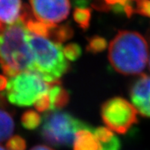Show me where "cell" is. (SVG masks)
<instances>
[{"mask_svg": "<svg viewBox=\"0 0 150 150\" xmlns=\"http://www.w3.org/2000/svg\"><path fill=\"white\" fill-rule=\"evenodd\" d=\"M29 31L21 18L0 28V67L3 73L14 77L32 71V53L28 42Z\"/></svg>", "mask_w": 150, "mask_h": 150, "instance_id": "cell-1", "label": "cell"}, {"mask_svg": "<svg viewBox=\"0 0 150 150\" xmlns=\"http://www.w3.org/2000/svg\"><path fill=\"white\" fill-rule=\"evenodd\" d=\"M148 45L140 34L120 31L109 46V61L114 70L124 75L140 74L148 61Z\"/></svg>", "mask_w": 150, "mask_h": 150, "instance_id": "cell-2", "label": "cell"}, {"mask_svg": "<svg viewBox=\"0 0 150 150\" xmlns=\"http://www.w3.org/2000/svg\"><path fill=\"white\" fill-rule=\"evenodd\" d=\"M28 42L32 53V69L47 83H52L68 71L70 64L66 60L61 44L28 32Z\"/></svg>", "mask_w": 150, "mask_h": 150, "instance_id": "cell-3", "label": "cell"}, {"mask_svg": "<svg viewBox=\"0 0 150 150\" xmlns=\"http://www.w3.org/2000/svg\"><path fill=\"white\" fill-rule=\"evenodd\" d=\"M83 121L60 110H52L44 115L41 136L47 143L55 147H69L74 144L78 131L92 129Z\"/></svg>", "mask_w": 150, "mask_h": 150, "instance_id": "cell-4", "label": "cell"}, {"mask_svg": "<svg viewBox=\"0 0 150 150\" xmlns=\"http://www.w3.org/2000/svg\"><path fill=\"white\" fill-rule=\"evenodd\" d=\"M51 83L33 71H25L12 77L3 95L17 107H30L42 95L48 93Z\"/></svg>", "mask_w": 150, "mask_h": 150, "instance_id": "cell-5", "label": "cell"}, {"mask_svg": "<svg viewBox=\"0 0 150 150\" xmlns=\"http://www.w3.org/2000/svg\"><path fill=\"white\" fill-rule=\"evenodd\" d=\"M101 117L110 129L124 134L138 122L137 110L125 99L114 97L106 101L101 107Z\"/></svg>", "mask_w": 150, "mask_h": 150, "instance_id": "cell-6", "label": "cell"}, {"mask_svg": "<svg viewBox=\"0 0 150 150\" xmlns=\"http://www.w3.org/2000/svg\"><path fill=\"white\" fill-rule=\"evenodd\" d=\"M31 9L38 21L56 25L65 20L69 15V0H29Z\"/></svg>", "mask_w": 150, "mask_h": 150, "instance_id": "cell-7", "label": "cell"}, {"mask_svg": "<svg viewBox=\"0 0 150 150\" xmlns=\"http://www.w3.org/2000/svg\"><path fill=\"white\" fill-rule=\"evenodd\" d=\"M132 105L142 116L150 117V76L141 74L129 91Z\"/></svg>", "mask_w": 150, "mask_h": 150, "instance_id": "cell-8", "label": "cell"}, {"mask_svg": "<svg viewBox=\"0 0 150 150\" xmlns=\"http://www.w3.org/2000/svg\"><path fill=\"white\" fill-rule=\"evenodd\" d=\"M22 10V0H0V28L17 22Z\"/></svg>", "mask_w": 150, "mask_h": 150, "instance_id": "cell-9", "label": "cell"}, {"mask_svg": "<svg viewBox=\"0 0 150 150\" xmlns=\"http://www.w3.org/2000/svg\"><path fill=\"white\" fill-rule=\"evenodd\" d=\"M93 129H83L76 133L74 150H101V146L95 135Z\"/></svg>", "mask_w": 150, "mask_h": 150, "instance_id": "cell-10", "label": "cell"}, {"mask_svg": "<svg viewBox=\"0 0 150 150\" xmlns=\"http://www.w3.org/2000/svg\"><path fill=\"white\" fill-rule=\"evenodd\" d=\"M47 93L51 100V110H61L69 103V93L62 87L59 81L51 83Z\"/></svg>", "mask_w": 150, "mask_h": 150, "instance_id": "cell-11", "label": "cell"}, {"mask_svg": "<svg viewBox=\"0 0 150 150\" xmlns=\"http://www.w3.org/2000/svg\"><path fill=\"white\" fill-rule=\"evenodd\" d=\"M15 122L8 111L0 108V142H4L13 133Z\"/></svg>", "mask_w": 150, "mask_h": 150, "instance_id": "cell-12", "label": "cell"}, {"mask_svg": "<svg viewBox=\"0 0 150 150\" xmlns=\"http://www.w3.org/2000/svg\"><path fill=\"white\" fill-rule=\"evenodd\" d=\"M73 35V28L70 23H67L62 25L54 26L52 29L49 38H52L55 43L61 44L71 38Z\"/></svg>", "mask_w": 150, "mask_h": 150, "instance_id": "cell-13", "label": "cell"}, {"mask_svg": "<svg viewBox=\"0 0 150 150\" xmlns=\"http://www.w3.org/2000/svg\"><path fill=\"white\" fill-rule=\"evenodd\" d=\"M21 122L24 128L28 130H33L39 127L42 122V118L35 111L27 110L24 112L21 117Z\"/></svg>", "mask_w": 150, "mask_h": 150, "instance_id": "cell-14", "label": "cell"}, {"mask_svg": "<svg viewBox=\"0 0 150 150\" xmlns=\"http://www.w3.org/2000/svg\"><path fill=\"white\" fill-rule=\"evenodd\" d=\"M73 17L76 23L83 30L89 28L91 19V10L89 8H76Z\"/></svg>", "mask_w": 150, "mask_h": 150, "instance_id": "cell-15", "label": "cell"}, {"mask_svg": "<svg viewBox=\"0 0 150 150\" xmlns=\"http://www.w3.org/2000/svg\"><path fill=\"white\" fill-rule=\"evenodd\" d=\"M87 51L92 54H97L107 48V40L100 36L94 35L87 38Z\"/></svg>", "mask_w": 150, "mask_h": 150, "instance_id": "cell-16", "label": "cell"}, {"mask_svg": "<svg viewBox=\"0 0 150 150\" xmlns=\"http://www.w3.org/2000/svg\"><path fill=\"white\" fill-rule=\"evenodd\" d=\"M133 2L134 0H103V2L112 10V12L120 15H125L126 8Z\"/></svg>", "mask_w": 150, "mask_h": 150, "instance_id": "cell-17", "label": "cell"}, {"mask_svg": "<svg viewBox=\"0 0 150 150\" xmlns=\"http://www.w3.org/2000/svg\"><path fill=\"white\" fill-rule=\"evenodd\" d=\"M63 52L67 59L74 61L81 57L82 50L79 45L76 43H70L63 47Z\"/></svg>", "mask_w": 150, "mask_h": 150, "instance_id": "cell-18", "label": "cell"}, {"mask_svg": "<svg viewBox=\"0 0 150 150\" xmlns=\"http://www.w3.org/2000/svg\"><path fill=\"white\" fill-rule=\"evenodd\" d=\"M26 147L25 140L19 136H12L6 142L7 150H25Z\"/></svg>", "mask_w": 150, "mask_h": 150, "instance_id": "cell-19", "label": "cell"}, {"mask_svg": "<svg viewBox=\"0 0 150 150\" xmlns=\"http://www.w3.org/2000/svg\"><path fill=\"white\" fill-rule=\"evenodd\" d=\"M135 12L150 18V0H135Z\"/></svg>", "mask_w": 150, "mask_h": 150, "instance_id": "cell-20", "label": "cell"}, {"mask_svg": "<svg viewBox=\"0 0 150 150\" xmlns=\"http://www.w3.org/2000/svg\"><path fill=\"white\" fill-rule=\"evenodd\" d=\"M35 107L39 112H44L47 110H51V100L48 93L42 95L35 102Z\"/></svg>", "mask_w": 150, "mask_h": 150, "instance_id": "cell-21", "label": "cell"}, {"mask_svg": "<svg viewBox=\"0 0 150 150\" xmlns=\"http://www.w3.org/2000/svg\"><path fill=\"white\" fill-rule=\"evenodd\" d=\"M101 150H121V142L117 136L109 141L100 143Z\"/></svg>", "mask_w": 150, "mask_h": 150, "instance_id": "cell-22", "label": "cell"}, {"mask_svg": "<svg viewBox=\"0 0 150 150\" xmlns=\"http://www.w3.org/2000/svg\"><path fill=\"white\" fill-rule=\"evenodd\" d=\"M91 0H73L74 5L76 8H87Z\"/></svg>", "mask_w": 150, "mask_h": 150, "instance_id": "cell-23", "label": "cell"}, {"mask_svg": "<svg viewBox=\"0 0 150 150\" xmlns=\"http://www.w3.org/2000/svg\"><path fill=\"white\" fill-rule=\"evenodd\" d=\"M8 84V80L6 79V77L0 74V93H2L6 91V87Z\"/></svg>", "mask_w": 150, "mask_h": 150, "instance_id": "cell-24", "label": "cell"}, {"mask_svg": "<svg viewBox=\"0 0 150 150\" xmlns=\"http://www.w3.org/2000/svg\"><path fill=\"white\" fill-rule=\"evenodd\" d=\"M30 150H54V149L52 148H50V147H48V146L39 145V146H35V147L32 148Z\"/></svg>", "mask_w": 150, "mask_h": 150, "instance_id": "cell-25", "label": "cell"}, {"mask_svg": "<svg viewBox=\"0 0 150 150\" xmlns=\"http://www.w3.org/2000/svg\"><path fill=\"white\" fill-rule=\"evenodd\" d=\"M5 96L3 95V93H0V107H4L6 105V101H5Z\"/></svg>", "mask_w": 150, "mask_h": 150, "instance_id": "cell-26", "label": "cell"}, {"mask_svg": "<svg viewBox=\"0 0 150 150\" xmlns=\"http://www.w3.org/2000/svg\"><path fill=\"white\" fill-rule=\"evenodd\" d=\"M0 150H6L4 147H2V146H0Z\"/></svg>", "mask_w": 150, "mask_h": 150, "instance_id": "cell-27", "label": "cell"}, {"mask_svg": "<svg viewBox=\"0 0 150 150\" xmlns=\"http://www.w3.org/2000/svg\"><path fill=\"white\" fill-rule=\"evenodd\" d=\"M149 68H150V61H149Z\"/></svg>", "mask_w": 150, "mask_h": 150, "instance_id": "cell-28", "label": "cell"}]
</instances>
